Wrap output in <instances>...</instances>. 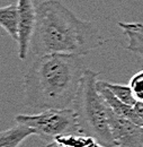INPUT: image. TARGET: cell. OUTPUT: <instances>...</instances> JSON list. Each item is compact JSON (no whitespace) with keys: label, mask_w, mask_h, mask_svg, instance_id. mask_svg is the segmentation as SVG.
Returning a JSON list of instances; mask_svg holds the SVG:
<instances>
[{"label":"cell","mask_w":143,"mask_h":147,"mask_svg":"<svg viewBox=\"0 0 143 147\" xmlns=\"http://www.w3.org/2000/svg\"><path fill=\"white\" fill-rule=\"evenodd\" d=\"M108 123L117 147H143V126L116 114L109 107Z\"/></svg>","instance_id":"5"},{"label":"cell","mask_w":143,"mask_h":147,"mask_svg":"<svg viewBox=\"0 0 143 147\" xmlns=\"http://www.w3.org/2000/svg\"><path fill=\"white\" fill-rule=\"evenodd\" d=\"M36 14L31 48L37 57L51 53L85 55L106 42L92 23L78 18L59 0L41 2Z\"/></svg>","instance_id":"1"},{"label":"cell","mask_w":143,"mask_h":147,"mask_svg":"<svg viewBox=\"0 0 143 147\" xmlns=\"http://www.w3.org/2000/svg\"><path fill=\"white\" fill-rule=\"evenodd\" d=\"M117 25L123 30L128 38L126 50L140 55L143 59V24L142 23H124L118 22Z\"/></svg>","instance_id":"8"},{"label":"cell","mask_w":143,"mask_h":147,"mask_svg":"<svg viewBox=\"0 0 143 147\" xmlns=\"http://www.w3.org/2000/svg\"><path fill=\"white\" fill-rule=\"evenodd\" d=\"M104 84L123 103H125L127 105H131V107H134L138 101L135 100L134 94L132 92V88L130 85L127 86V85H121V84H112V83H108L105 80H104Z\"/></svg>","instance_id":"11"},{"label":"cell","mask_w":143,"mask_h":147,"mask_svg":"<svg viewBox=\"0 0 143 147\" xmlns=\"http://www.w3.org/2000/svg\"><path fill=\"white\" fill-rule=\"evenodd\" d=\"M54 140L69 147H86L90 143H92L95 138L84 134H69V135L57 136L55 137Z\"/></svg>","instance_id":"12"},{"label":"cell","mask_w":143,"mask_h":147,"mask_svg":"<svg viewBox=\"0 0 143 147\" xmlns=\"http://www.w3.org/2000/svg\"><path fill=\"white\" fill-rule=\"evenodd\" d=\"M134 110L136 114L143 120V102H136V104L134 105Z\"/></svg>","instance_id":"14"},{"label":"cell","mask_w":143,"mask_h":147,"mask_svg":"<svg viewBox=\"0 0 143 147\" xmlns=\"http://www.w3.org/2000/svg\"><path fill=\"white\" fill-rule=\"evenodd\" d=\"M86 147H107V146H105V145H103L102 143H99V142H97L96 139L92 142V143H90L89 145H87Z\"/></svg>","instance_id":"16"},{"label":"cell","mask_w":143,"mask_h":147,"mask_svg":"<svg viewBox=\"0 0 143 147\" xmlns=\"http://www.w3.org/2000/svg\"><path fill=\"white\" fill-rule=\"evenodd\" d=\"M18 57L20 60H25L28 55L29 47L32 44V38L34 35L36 26V8L33 0H18Z\"/></svg>","instance_id":"6"},{"label":"cell","mask_w":143,"mask_h":147,"mask_svg":"<svg viewBox=\"0 0 143 147\" xmlns=\"http://www.w3.org/2000/svg\"><path fill=\"white\" fill-rule=\"evenodd\" d=\"M85 70L82 55H39L24 78L26 105L31 110L67 109L74 102Z\"/></svg>","instance_id":"2"},{"label":"cell","mask_w":143,"mask_h":147,"mask_svg":"<svg viewBox=\"0 0 143 147\" xmlns=\"http://www.w3.org/2000/svg\"><path fill=\"white\" fill-rule=\"evenodd\" d=\"M97 90H98L99 94L103 96V98L105 100V102L107 103L108 107L116 114L127 118L140 126H143V120L136 114V112L134 110V107L127 105L125 103H123L120 98H117L112 93V91L104 84V80H99V79L97 80Z\"/></svg>","instance_id":"7"},{"label":"cell","mask_w":143,"mask_h":147,"mask_svg":"<svg viewBox=\"0 0 143 147\" xmlns=\"http://www.w3.org/2000/svg\"><path fill=\"white\" fill-rule=\"evenodd\" d=\"M45 147H69V146L63 145V144H61V143H59V142H56V140H54V139H53V142L49 143V144H47Z\"/></svg>","instance_id":"15"},{"label":"cell","mask_w":143,"mask_h":147,"mask_svg":"<svg viewBox=\"0 0 143 147\" xmlns=\"http://www.w3.org/2000/svg\"><path fill=\"white\" fill-rule=\"evenodd\" d=\"M36 135L35 129L17 123L11 128L0 132V147H18L26 138Z\"/></svg>","instance_id":"9"},{"label":"cell","mask_w":143,"mask_h":147,"mask_svg":"<svg viewBox=\"0 0 143 147\" xmlns=\"http://www.w3.org/2000/svg\"><path fill=\"white\" fill-rule=\"evenodd\" d=\"M99 73L86 69L73 102L80 132L107 147H117L108 123V105L97 90Z\"/></svg>","instance_id":"3"},{"label":"cell","mask_w":143,"mask_h":147,"mask_svg":"<svg viewBox=\"0 0 143 147\" xmlns=\"http://www.w3.org/2000/svg\"><path fill=\"white\" fill-rule=\"evenodd\" d=\"M0 24L2 28L9 34L14 41L18 42V28H19V18H18V8L15 5H9L0 9Z\"/></svg>","instance_id":"10"},{"label":"cell","mask_w":143,"mask_h":147,"mask_svg":"<svg viewBox=\"0 0 143 147\" xmlns=\"http://www.w3.org/2000/svg\"><path fill=\"white\" fill-rule=\"evenodd\" d=\"M130 86L138 102H143V70L136 73L130 82Z\"/></svg>","instance_id":"13"},{"label":"cell","mask_w":143,"mask_h":147,"mask_svg":"<svg viewBox=\"0 0 143 147\" xmlns=\"http://www.w3.org/2000/svg\"><path fill=\"white\" fill-rule=\"evenodd\" d=\"M15 120L35 129L36 135L46 142L62 135L81 134L77 113L69 108L47 109L36 114H18Z\"/></svg>","instance_id":"4"}]
</instances>
